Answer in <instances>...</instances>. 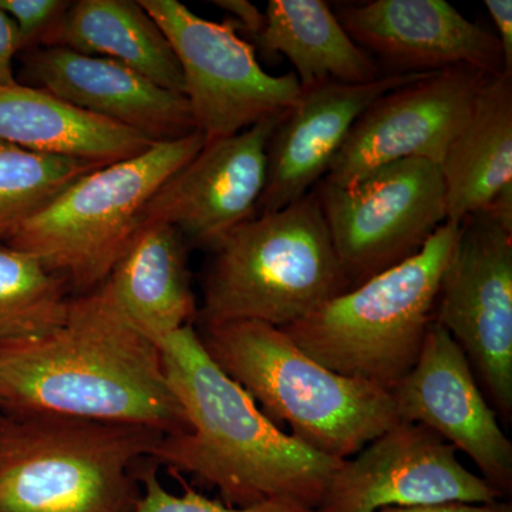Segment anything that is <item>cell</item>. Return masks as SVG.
<instances>
[{
  "label": "cell",
  "mask_w": 512,
  "mask_h": 512,
  "mask_svg": "<svg viewBox=\"0 0 512 512\" xmlns=\"http://www.w3.org/2000/svg\"><path fill=\"white\" fill-rule=\"evenodd\" d=\"M501 500L503 495L461 464L456 447L421 424L400 421L343 460L316 511L377 512Z\"/></svg>",
  "instance_id": "11"
},
{
  "label": "cell",
  "mask_w": 512,
  "mask_h": 512,
  "mask_svg": "<svg viewBox=\"0 0 512 512\" xmlns=\"http://www.w3.org/2000/svg\"><path fill=\"white\" fill-rule=\"evenodd\" d=\"M488 77L471 67H454L383 94L357 119L323 180L349 184L409 158L440 164Z\"/></svg>",
  "instance_id": "12"
},
{
  "label": "cell",
  "mask_w": 512,
  "mask_h": 512,
  "mask_svg": "<svg viewBox=\"0 0 512 512\" xmlns=\"http://www.w3.org/2000/svg\"><path fill=\"white\" fill-rule=\"evenodd\" d=\"M377 512H512V507L510 503L497 501L493 504L446 503L423 507L383 508Z\"/></svg>",
  "instance_id": "30"
},
{
  "label": "cell",
  "mask_w": 512,
  "mask_h": 512,
  "mask_svg": "<svg viewBox=\"0 0 512 512\" xmlns=\"http://www.w3.org/2000/svg\"><path fill=\"white\" fill-rule=\"evenodd\" d=\"M211 252L198 326L256 320L282 329L349 291L315 191L244 222Z\"/></svg>",
  "instance_id": "5"
},
{
  "label": "cell",
  "mask_w": 512,
  "mask_h": 512,
  "mask_svg": "<svg viewBox=\"0 0 512 512\" xmlns=\"http://www.w3.org/2000/svg\"><path fill=\"white\" fill-rule=\"evenodd\" d=\"M211 3L227 13L237 32L244 30L254 40L265 28V13L248 0H212Z\"/></svg>",
  "instance_id": "27"
},
{
  "label": "cell",
  "mask_w": 512,
  "mask_h": 512,
  "mask_svg": "<svg viewBox=\"0 0 512 512\" xmlns=\"http://www.w3.org/2000/svg\"><path fill=\"white\" fill-rule=\"evenodd\" d=\"M313 191L350 289L419 254L446 222L440 164L409 158Z\"/></svg>",
  "instance_id": "8"
},
{
  "label": "cell",
  "mask_w": 512,
  "mask_h": 512,
  "mask_svg": "<svg viewBox=\"0 0 512 512\" xmlns=\"http://www.w3.org/2000/svg\"><path fill=\"white\" fill-rule=\"evenodd\" d=\"M25 53L22 74L28 86L77 109L130 128L153 143L198 131L184 94L164 89L116 60L64 47H36Z\"/></svg>",
  "instance_id": "17"
},
{
  "label": "cell",
  "mask_w": 512,
  "mask_h": 512,
  "mask_svg": "<svg viewBox=\"0 0 512 512\" xmlns=\"http://www.w3.org/2000/svg\"><path fill=\"white\" fill-rule=\"evenodd\" d=\"M195 330L261 412L318 453L348 460L400 423L389 390L332 372L276 326L238 320Z\"/></svg>",
  "instance_id": "3"
},
{
  "label": "cell",
  "mask_w": 512,
  "mask_h": 512,
  "mask_svg": "<svg viewBox=\"0 0 512 512\" xmlns=\"http://www.w3.org/2000/svg\"><path fill=\"white\" fill-rule=\"evenodd\" d=\"M255 42L268 56H285L302 89L328 80L363 84L384 76L322 0H271Z\"/></svg>",
  "instance_id": "22"
},
{
  "label": "cell",
  "mask_w": 512,
  "mask_h": 512,
  "mask_svg": "<svg viewBox=\"0 0 512 512\" xmlns=\"http://www.w3.org/2000/svg\"><path fill=\"white\" fill-rule=\"evenodd\" d=\"M282 116L205 143L148 202L143 227L171 225L188 248L212 251L254 218L264 194L268 143Z\"/></svg>",
  "instance_id": "14"
},
{
  "label": "cell",
  "mask_w": 512,
  "mask_h": 512,
  "mask_svg": "<svg viewBox=\"0 0 512 512\" xmlns=\"http://www.w3.org/2000/svg\"><path fill=\"white\" fill-rule=\"evenodd\" d=\"M70 291L63 276L0 241V343L52 332L66 318Z\"/></svg>",
  "instance_id": "23"
},
{
  "label": "cell",
  "mask_w": 512,
  "mask_h": 512,
  "mask_svg": "<svg viewBox=\"0 0 512 512\" xmlns=\"http://www.w3.org/2000/svg\"><path fill=\"white\" fill-rule=\"evenodd\" d=\"M0 140L100 165L137 156L157 144L19 82L0 84Z\"/></svg>",
  "instance_id": "19"
},
{
  "label": "cell",
  "mask_w": 512,
  "mask_h": 512,
  "mask_svg": "<svg viewBox=\"0 0 512 512\" xmlns=\"http://www.w3.org/2000/svg\"><path fill=\"white\" fill-rule=\"evenodd\" d=\"M204 144V134L194 131L103 165L70 184L3 242L63 276L77 295L93 291L143 227L151 198Z\"/></svg>",
  "instance_id": "7"
},
{
  "label": "cell",
  "mask_w": 512,
  "mask_h": 512,
  "mask_svg": "<svg viewBox=\"0 0 512 512\" xmlns=\"http://www.w3.org/2000/svg\"><path fill=\"white\" fill-rule=\"evenodd\" d=\"M164 434L52 413L0 412V512H136Z\"/></svg>",
  "instance_id": "4"
},
{
  "label": "cell",
  "mask_w": 512,
  "mask_h": 512,
  "mask_svg": "<svg viewBox=\"0 0 512 512\" xmlns=\"http://www.w3.org/2000/svg\"><path fill=\"white\" fill-rule=\"evenodd\" d=\"M403 423L463 451L503 498L512 491V443L453 338L433 322L413 369L390 390Z\"/></svg>",
  "instance_id": "13"
},
{
  "label": "cell",
  "mask_w": 512,
  "mask_h": 512,
  "mask_svg": "<svg viewBox=\"0 0 512 512\" xmlns=\"http://www.w3.org/2000/svg\"><path fill=\"white\" fill-rule=\"evenodd\" d=\"M483 211L487 212L501 227L512 232V184L498 192Z\"/></svg>",
  "instance_id": "31"
},
{
  "label": "cell",
  "mask_w": 512,
  "mask_h": 512,
  "mask_svg": "<svg viewBox=\"0 0 512 512\" xmlns=\"http://www.w3.org/2000/svg\"><path fill=\"white\" fill-rule=\"evenodd\" d=\"M158 348L188 429L161 437L150 460L217 490L231 507L278 501L318 510L343 460L318 453L272 423L211 359L194 325Z\"/></svg>",
  "instance_id": "2"
},
{
  "label": "cell",
  "mask_w": 512,
  "mask_h": 512,
  "mask_svg": "<svg viewBox=\"0 0 512 512\" xmlns=\"http://www.w3.org/2000/svg\"><path fill=\"white\" fill-rule=\"evenodd\" d=\"M484 3L498 30L497 39L503 53L504 73L512 76V2L485 0Z\"/></svg>",
  "instance_id": "28"
},
{
  "label": "cell",
  "mask_w": 512,
  "mask_h": 512,
  "mask_svg": "<svg viewBox=\"0 0 512 512\" xmlns=\"http://www.w3.org/2000/svg\"><path fill=\"white\" fill-rule=\"evenodd\" d=\"M458 234L444 222L419 254L282 330L332 372L390 392L419 359Z\"/></svg>",
  "instance_id": "6"
},
{
  "label": "cell",
  "mask_w": 512,
  "mask_h": 512,
  "mask_svg": "<svg viewBox=\"0 0 512 512\" xmlns=\"http://www.w3.org/2000/svg\"><path fill=\"white\" fill-rule=\"evenodd\" d=\"M343 28L389 74L436 73L471 67L504 73L497 37L444 0H372L339 8Z\"/></svg>",
  "instance_id": "15"
},
{
  "label": "cell",
  "mask_w": 512,
  "mask_h": 512,
  "mask_svg": "<svg viewBox=\"0 0 512 512\" xmlns=\"http://www.w3.org/2000/svg\"><path fill=\"white\" fill-rule=\"evenodd\" d=\"M434 323L460 346L498 419L512 420V232L470 215L441 276Z\"/></svg>",
  "instance_id": "10"
},
{
  "label": "cell",
  "mask_w": 512,
  "mask_h": 512,
  "mask_svg": "<svg viewBox=\"0 0 512 512\" xmlns=\"http://www.w3.org/2000/svg\"><path fill=\"white\" fill-rule=\"evenodd\" d=\"M106 284L134 328L157 346L197 319L188 247L171 225L141 227Z\"/></svg>",
  "instance_id": "18"
},
{
  "label": "cell",
  "mask_w": 512,
  "mask_h": 512,
  "mask_svg": "<svg viewBox=\"0 0 512 512\" xmlns=\"http://www.w3.org/2000/svg\"><path fill=\"white\" fill-rule=\"evenodd\" d=\"M39 47H64L116 60L158 86L184 94L183 72L173 46L136 0L73 2Z\"/></svg>",
  "instance_id": "21"
},
{
  "label": "cell",
  "mask_w": 512,
  "mask_h": 512,
  "mask_svg": "<svg viewBox=\"0 0 512 512\" xmlns=\"http://www.w3.org/2000/svg\"><path fill=\"white\" fill-rule=\"evenodd\" d=\"M424 74H384L363 84L328 80L302 89L301 100L281 117L269 140L264 194L256 215L282 210L313 191L357 119L383 94Z\"/></svg>",
  "instance_id": "16"
},
{
  "label": "cell",
  "mask_w": 512,
  "mask_h": 512,
  "mask_svg": "<svg viewBox=\"0 0 512 512\" xmlns=\"http://www.w3.org/2000/svg\"><path fill=\"white\" fill-rule=\"evenodd\" d=\"M103 165L0 140V241L70 184Z\"/></svg>",
  "instance_id": "24"
},
{
  "label": "cell",
  "mask_w": 512,
  "mask_h": 512,
  "mask_svg": "<svg viewBox=\"0 0 512 512\" xmlns=\"http://www.w3.org/2000/svg\"><path fill=\"white\" fill-rule=\"evenodd\" d=\"M20 52L19 33L13 20L0 9V84L18 82L13 70L15 57Z\"/></svg>",
  "instance_id": "29"
},
{
  "label": "cell",
  "mask_w": 512,
  "mask_h": 512,
  "mask_svg": "<svg viewBox=\"0 0 512 512\" xmlns=\"http://www.w3.org/2000/svg\"><path fill=\"white\" fill-rule=\"evenodd\" d=\"M173 46L184 96L205 143L282 116L302 97L295 73L272 76L229 20L211 22L178 0H138Z\"/></svg>",
  "instance_id": "9"
},
{
  "label": "cell",
  "mask_w": 512,
  "mask_h": 512,
  "mask_svg": "<svg viewBox=\"0 0 512 512\" xmlns=\"http://www.w3.org/2000/svg\"><path fill=\"white\" fill-rule=\"evenodd\" d=\"M0 412L62 414L164 436L188 429L160 348L134 328L106 282L70 299L52 332L0 343Z\"/></svg>",
  "instance_id": "1"
},
{
  "label": "cell",
  "mask_w": 512,
  "mask_h": 512,
  "mask_svg": "<svg viewBox=\"0 0 512 512\" xmlns=\"http://www.w3.org/2000/svg\"><path fill=\"white\" fill-rule=\"evenodd\" d=\"M446 222L460 225L512 184V76L488 77L440 163Z\"/></svg>",
  "instance_id": "20"
},
{
  "label": "cell",
  "mask_w": 512,
  "mask_h": 512,
  "mask_svg": "<svg viewBox=\"0 0 512 512\" xmlns=\"http://www.w3.org/2000/svg\"><path fill=\"white\" fill-rule=\"evenodd\" d=\"M70 5L72 2L63 0H0V9L18 29L20 52L39 47Z\"/></svg>",
  "instance_id": "26"
},
{
  "label": "cell",
  "mask_w": 512,
  "mask_h": 512,
  "mask_svg": "<svg viewBox=\"0 0 512 512\" xmlns=\"http://www.w3.org/2000/svg\"><path fill=\"white\" fill-rule=\"evenodd\" d=\"M158 466L148 458L147 464L140 467V483L143 488L136 512H318L312 508L289 503H264L251 507H231L221 500H211L194 488L188 487L183 478V493L175 494L165 488L158 476Z\"/></svg>",
  "instance_id": "25"
}]
</instances>
